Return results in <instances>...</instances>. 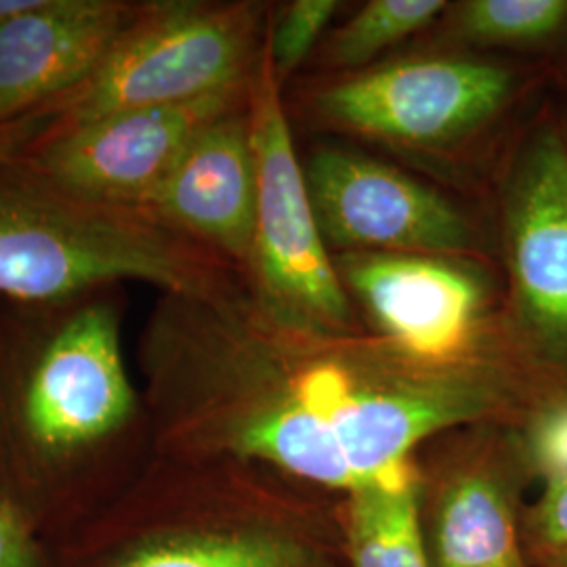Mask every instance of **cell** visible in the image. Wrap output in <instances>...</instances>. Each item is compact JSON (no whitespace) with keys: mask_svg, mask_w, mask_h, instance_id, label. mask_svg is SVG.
<instances>
[{"mask_svg":"<svg viewBox=\"0 0 567 567\" xmlns=\"http://www.w3.org/2000/svg\"><path fill=\"white\" fill-rule=\"evenodd\" d=\"M152 284L163 295L224 297L240 269L140 208L93 203L23 158L0 164V299L58 303Z\"/></svg>","mask_w":567,"mask_h":567,"instance_id":"cell-1","label":"cell"},{"mask_svg":"<svg viewBox=\"0 0 567 567\" xmlns=\"http://www.w3.org/2000/svg\"><path fill=\"white\" fill-rule=\"evenodd\" d=\"M7 423L25 456L68 463L118 437L137 414L114 288L0 309Z\"/></svg>","mask_w":567,"mask_h":567,"instance_id":"cell-2","label":"cell"},{"mask_svg":"<svg viewBox=\"0 0 567 567\" xmlns=\"http://www.w3.org/2000/svg\"><path fill=\"white\" fill-rule=\"evenodd\" d=\"M261 18L257 2L137 4L95 74L53 107L58 126L192 102L246 84L264 53Z\"/></svg>","mask_w":567,"mask_h":567,"instance_id":"cell-3","label":"cell"},{"mask_svg":"<svg viewBox=\"0 0 567 567\" xmlns=\"http://www.w3.org/2000/svg\"><path fill=\"white\" fill-rule=\"evenodd\" d=\"M257 158V225L246 286L267 316L324 332H351L353 313L324 236L284 114L280 81L264 44L250 82Z\"/></svg>","mask_w":567,"mask_h":567,"instance_id":"cell-4","label":"cell"},{"mask_svg":"<svg viewBox=\"0 0 567 567\" xmlns=\"http://www.w3.org/2000/svg\"><path fill=\"white\" fill-rule=\"evenodd\" d=\"M250 82L192 102L55 124L23 161L82 198L142 210L187 143L248 100Z\"/></svg>","mask_w":567,"mask_h":567,"instance_id":"cell-5","label":"cell"},{"mask_svg":"<svg viewBox=\"0 0 567 567\" xmlns=\"http://www.w3.org/2000/svg\"><path fill=\"white\" fill-rule=\"evenodd\" d=\"M511 86V72L487 61L408 60L326 89L318 107L358 133L426 147L473 133L503 107Z\"/></svg>","mask_w":567,"mask_h":567,"instance_id":"cell-6","label":"cell"},{"mask_svg":"<svg viewBox=\"0 0 567 567\" xmlns=\"http://www.w3.org/2000/svg\"><path fill=\"white\" fill-rule=\"evenodd\" d=\"M307 189L324 243L355 252L456 257L473 250L465 217L433 189L362 154L322 150Z\"/></svg>","mask_w":567,"mask_h":567,"instance_id":"cell-7","label":"cell"},{"mask_svg":"<svg viewBox=\"0 0 567 567\" xmlns=\"http://www.w3.org/2000/svg\"><path fill=\"white\" fill-rule=\"evenodd\" d=\"M250 100V95H248ZM248 100L187 143L142 210L246 271L257 225V158Z\"/></svg>","mask_w":567,"mask_h":567,"instance_id":"cell-8","label":"cell"},{"mask_svg":"<svg viewBox=\"0 0 567 567\" xmlns=\"http://www.w3.org/2000/svg\"><path fill=\"white\" fill-rule=\"evenodd\" d=\"M337 271L370 309L383 337L414 358L447 362L484 343L482 286L450 259L349 252Z\"/></svg>","mask_w":567,"mask_h":567,"instance_id":"cell-9","label":"cell"},{"mask_svg":"<svg viewBox=\"0 0 567 567\" xmlns=\"http://www.w3.org/2000/svg\"><path fill=\"white\" fill-rule=\"evenodd\" d=\"M135 11L121 0H39L0 28V122L53 110L79 91Z\"/></svg>","mask_w":567,"mask_h":567,"instance_id":"cell-10","label":"cell"},{"mask_svg":"<svg viewBox=\"0 0 567 567\" xmlns=\"http://www.w3.org/2000/svg\"><path fill=\"white\" fill-rule=\"evenodd\" d=\"M508 264L527 334L567 353V143L543 131L517 166L507 206Z\"/></svg>","mask_w":567,"mask_h":567,"instance_id":"cell-11","label":"cell"},{"mask_svg":"<svg viewBox=\"0 0 567 567\" xmlns=\"http://www.w3.org/2000/svg\"><path fill=\"white\" fill-rule=\"evenodd\" d=\"M435 567H527L507 492L484 471L456 475L433 515Z\"/></svg>","mask_w":567,"mask_h":567,"instance_id":"cell-12","label":"cell"},{"mask_svg":"<svg viewBox=\"0 0 567 567\" xmlns=\"http://www.w3.org/2000/svg\"><path fill=\"white\" fill-rule=\"evenodd\" d=\"M349 494L347 545L353 567H431L410 461L365 480Z\"/></svg>","mask_w":567,"mask_h":567,"instance_id":"cell-13","label":"cell"},{"mask_svg":"<svg viewBox=\"0 0 567 567\" xmlns=\"http://www.w3.org/2000/svg\"><path fill=\"white\" fill-rule=\"evenodd\" d=\"M303 548L265 532L182 534L147 543L116 567H303Z\"/></svg>","mask_w":567,"mask_h":567,"instance_id":"cell-14","label":"cell"},{"mask_svg":"<svg viewBox=\"0 0 567 567\" xmlns=\"http://www.w3.org/2000/svg\"><path fill=\"white\" fill-rule=\"evenodd\" d=\"M446 9L442 0H372L328 41V61L353 68L423 30Z\"/></svg>","mask_w":567,"mask_h":567,"instance_id":"cell-15","label":"cell"},{"mask_svg":"<svg viewBox=\"0 0 567 567\" xmlns=\"http://www.w3.org/2000/svg\"><path fill=\"white\" fill-rule=\"evenodd\" d=\"M566 23L567 0H473L461 9V30L489 44L545 41Z\"/></svg>","mask_w":567,"mask_h":567,"instance_id":"cell-16","label":"cell"},{"mask_svg":"<svg viewBox=\"0 0 567 567\" xmlns=\"http://www.w3.org/2000/svg\"><path fill=\"white\" fill-rule=\"evenodd\" d=\"M337 9V0H295L284 9L265 42L278 81L288 79L307 60Z\"/></svg>","mask_w":567,"mask_h":567,"instance_id":"cell-17","label":"cell"},{"mask_svg":"<svg viewBox=\"0 0 567 567\" xmlns=\"http://www.w3.org/2000/svg\"><path fill=\"white\" fill-rule=\"evenodd\" d=\"M527 529L532 553L540 564L567 567V473H548Z\"/></svg>","mask_w":567,"mask_h":567,"instance_id":"cell-18","label":"cell"},{"mask_svg":"<svg viewBox=\"0 0 567 567\" xmlns=\"http://www.w3.org/2000/svg\"><path fill=\"white\" fill-rule=\"evenodd\" d=\"M0 567H39V548L20 511L0 498Z\"/></svg>","mask_w":567,"mask_h":567,"instance_id":"cell-19","label":"cell"},{"mask_svg":"<svg viewBox=\"0 0 567 567\" xmlns=\"http://www.w3.org/2000/svg\"><path fill=\"white\" fill-rule=\"evenodd\" d=\"M58 121L55 110H42L20 121L0 122V164L21 161Z\"/></svg>","mask_w":567,"mask_h":567,"instance_id":"cell-20","label":"cell"},{"mask_svg":"<svg viewBox=\"0 0 567 567\" xmlns=\"http://www.w3.org/2000/svg\"><path fill=\"white\" fill-rule=\"evenodd\" d=\"M532 447L547 473H567V405L550 410L536 423Z\"/></svg>","mask_w":567,"mask_h":567,"instance_id":"cell-21","label":"cell"},{"mask_svg":"<svg viewBox=\"0 0 567 567\" xmlns=\"http://www.w3.org/2000/svg\"><path fill=\"white\" fill-rule=\"evenodd\" d=\"M37 4L39 0H0V28H4L9 21L18 20Z\"/></svg>","mask_w":567,"mask_h":567,"instance_id":"cell-22","label":"cell"}]
</instances>
